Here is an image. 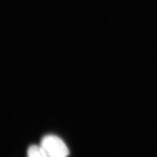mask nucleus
I'll use <instances>...</instances> for the list:
<instances>
[{"mask_svg":"<svg viewBox=\"0 0 157 157\" xmlns=\"http://www.w3.org/2000/svg\"><path fill=\"white\" fill-rule=\"evenodd\" d=\"M41 147L48 157H67L69 149L60 137L55 135H47L41 140Z\"/></svg>","mask_w":157,"mask_h":157,"instance_id":"nucleus-1","label":"nucleus"},{"mask_svg":"<svg viewBox=\"0 0 157 157\" xmlns=\"http://www.w3.org/2000/svg\"><path fill=\"white\" fill-rule=\"evenodd\" d=\"M28 157H48L42 147L38 145H32L28 150Z\"/></svg>","mask_w":157,"mask_h":157,"instance_id":"nucleus-2","label":"nucleus"}]
</instances>
